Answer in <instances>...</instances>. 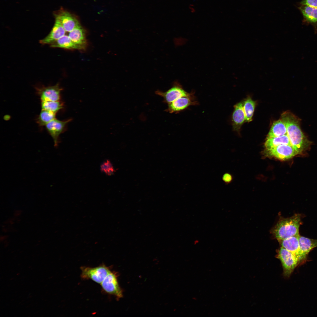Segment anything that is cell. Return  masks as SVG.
<instances>
[{
	"label": "cell",
	"mask_w": 317,
	"mask_h": 317,
	"mask_svg": "<svg viewBox=\"0 0 317 317\" xmlns=\"http://www.w3.org/2000/svg\"><path fill=\"white\" fill-rule=\"evenodd\" d=\"M281 119L286 125L287 134L291 146L298 154L302 153L309 146L311 143L301 129L300 119L289 111L283 113Z\"/></svg>",
	"instance_id": "6da1fadb"
},
{
	"label": "cell",
	"mask_w": 317,
	"mask_h": 317,
	"mask_svg": "<svg viewBox=\"0 0 317 317\" xmlns=\"http://www.w3.org/2000/svg\"><path fill=\"white\" fill-rule=\"evenodd\" d=\"M301 223V216L299 214H295L290 217L282 219L276 225L273 233L278 240L298 236Z\"/></svg>",
	"instance_id": "7a4b0ae2"
},
{
	"label": "cell",
	"mask_w": 317,
	"mask_h": 317,
	"mask_svg": "<svg viewBox=\"0 0 317 317\" xmlns=\"http://www.w3.org/2000/svg\"><path fill=\"white\" fill-rule=\"evenodd\" d=\"M81 277L83 279H90L100 284L111 271L108 267L102 264L95 267L83 266L80 267Z\"/></svg>",
	"instance_id": "3957f363"
},
{
	"label": "cell",
	"mask_w": 317,
	"mask_h": 317,
	"mask_svg": "<svg viewBox=\"0 0 317 317\" xmlns=\"http://www.w3.org/2000/svg\"><path fill=\"white\" fill-rule=\"evenodd\" d=\"M277 258L282 264L284 276L289 277L295 269L300 264L298 259L292 253L281 247Z\"/></svg>",
	"instance_id": "277c9868"
},
{
	"label": "cell",
	"mask_w": 317,
	"mask_h": 317,
	"mask_svg": "<svg viewBox=\"0 0 317 317\" xmlns=\"http://www.w3.org/2000/svg\"><path fill=\"white\" fill-rule=\"evenodd\" d=\"M264 154L267 157L274 158L281 161L289 159L298 154L291 145L286 144L280 145L269 149H266Z\"/></svg>",
	"instance_id": "5b68a950"
},
{
	"label": "cell",
	"mask_w": 317,
	"mask_h": 317,
	"mask_svg": "<svg viewBox=\"0 0 317 317\" xmlns=\"http://www.w3.org/2000/svg\"><path fill=\"white\" fill-rule=\"evenodd\" d=\"M100 285L106 293L115 296L118 299L122 297V291L119 284L117 274L115 272L111 271Z\"/></svg>",
	"instance_id": "8992f818"
},
{
	"label": "cell",
	"mask_w": 317,
	"mask_h": 317,
	"mask_svg": "<svg viewBox=\"0 0 317 317\" xmlns=\"http://www.w3.org/2000/svg\"><path fill=\"white\" fill-rule=\"evenodd\" d=\"M36 89L41 102L60 101L61 92L63 90L58 83L53 86L37 87Z\"/></svg>",
	"instance_id": "52a82bcc"
},
{
	"label": "cell",
	"mask_w": 317,
	"mask_h": 317,
	"mask_svg": "<svg viewBox=\"0 0 317 317\" xmlns=\"http://www.w3.org/2000/svg\"><path fill=\"white\" fill-rule=\"evenodd\" d=\"M71 120L70 119L65 121H60L55 118L46 125L45 128L53 140L55 147H57L58 146L60 135L63 132L67 124Z\"/></svg>",
	"instance_id": "ba28073f"
},
{
	"label": "cell",
	"mask_w": 317,
	"mask_h": 317,
	"mask_svg": "<svg viewBox=\"0 0 317 317\" xmlns=\"http://www.w3.org/2000/svg\"><path fill=\"white\" fill-rule=\"evenodd\" d=\"M298 8L303 16V24L311 25L317 33V8L300 5Z\"/></svg>",
	"instance_id": "9c48e42d"
},
{
	"label": "cell",
	"mask_w": 317,
	"mask_h": 317,
	"mask_svg": "<svg viewBox=\"0 0 317 317\" xmlns=\"http://www.w3.org/2000/svg\"><path fill=\"white\" fill-rule=\"evenodd\" d=\"M192 93L187 96L180 97L169 103L168 109L171 112H175L183 110L190 105L197 104Z\"/></svg>",
	"instance_id": "30bf717a"
},
{
	"label": "cell",
	"mask_w": 317,
	"mask_h": 317,
	"mask_svg": "<svg viewBox=\"0 0 317 317\" xmlns=\"http://www.w3.org/2000/svg\"><path fill=\"white\" fill-rule=\"evenodd\" d=\"M55 17L66 32H69L80 25L77 20L68 12L61 11L56 14Z\"/></svg>",
	"instance_id": "8fae6325"
},
{
	"label": "cell",
	"mask_w": 317,
	"mask_h": 317,
	"mask_svg": "<svg viewBox=\"0 0 317 317\" xmlns=\"http://www.w3.org/2000/svg\"><path fill=\"white\" fill-rule=\"evenodd\" d=\"M65 32L60 22L56 19L50 32L46 37L40 40L39 42L43 44H50L65 35Z\"/></svg>",
	"instance_id": "7c38bea8"
},
{
	"label": "cell",
	"mask_w": 317,
	"mask_h": 317,
	"mask_svg": "<svg viewBox=\"0 0 317 317\" xmlns=\"http://www.w3.org/2000/svg\"><path fill=\"white\" fill-rule=\"evenodd\" d=\"M300 264L305 261L311 249L317 247V240H313L299 235Z\"/></svg>",
	"instance_id": "4fadbf2b"
},
{
	"label": "cell",
	"mask_w": 317,
	"mask_h": 317,
	"mask_svg": "<svg viewBox=\"0 0 317 317\" xmlns=\"http://www.w3.org/2000/svg\"><path fill=\"white\" fill-rule=\"evenodd\" d=\"M157 94L162 96L169 104L180 97L188 96L191 93L186 92L178 85H176L165 92L157 91Z\"/></svg>",
	"instance_id": "5bb4252c"
},
{
	"label": "cell",
	"mask_w": 317,
	"mask_h": 317,
	"mask_svg": "<svg viewBox=\"0 0 317 317\" xmlns=\"http://www.w3.org/2000/svg\"><path fill=\"white\" fill-rule=\"evenodd\" d=\"M299 236H292L279 240L281 247L294 254L298 259L300 264Z\"/></svg>",
	"instance_id": "9a60e30c"
},
{
	"label": "cell",
	"mask_w": 317,
	"mask_h": 317,
	"mask_svg": "<svg viewBox=\"0 0 317 317\" xmlns=\"http://www.w3.org/2000/svg\"><path fill=\"white\" fill-rule=\"evenodd\" d=\"M68 36L80 50L85 48L87 45L85 33L80 25L69 32Z\"/></svg>",
	"instance_id": "2e32d148"
},
{
	"label": "cell",
	"mask_w": 317,
	"mask_h": 317,
	"mask_svg": "<svg viewBox=\"0 0 317 317\" xmlns=\"http://www.w3.org/2000/svg\"><path fill=\"white\" fill-rule=\"evenodd\" d=\"M232 117L233 129L235 131H238L246 119L243 104L242 102L238 103L234 106Z\"/></svg>",
	"instance_id": "e0dca14e"
},
{
	"label": "cell",
	"mask_w": 317,
	"mask_h": 317,
	"mask_svg": "<svg viewBox=\"0 0 317 317\" xmlns=\"http://www.w3.org/2000/svg\"><path fill=\"white\" fill-rule=\"evenodd\" d=\"M287 134V128L284 121L281 119L273 124L267 138L281 136Z\"/></svg>",
	"instance_id": "ac0fdd59"
},
{
	"label": "cell",
	"mask_w": 317,
	"mask_h": 317,
	"mask_svg": "<svg viewBox=\"0 0 317 317\" xmlns=\"http://www.w3.org/2000/svg\"><path fill=\"white\" fill-rule=\"evenodd\" d=\"M50 46L67 49L80 50V48L72 41L68 35H65L50 44Z\"/></svg>",
	"instance_id": "d6986e66"
},
{
	"label": "cell",
	"mask_w": 317,
	"mask_h": 317,
	"mask_svg": "<svg viewBox=\"0 0 317 317\" xmlns=\"http://www.w3.org/2000/svg\"><path fill=\"white\" fill-rule=\"evenodd\" d=\"M281 144L291 145L287 134L281 136L267 138L264 143L266 149H269Z\"/></svg>",
	"instance_id": "ffe728a7"
},
{
	"label": "cell",
	"mask_w": 317,
	"mask_h": 317,
	"mask_svg": "<svg viewBox=\"0 0 317 317\" xmlns=\"http://www.w3.org/2000/svg\"><path fill=\"white\" fill-rule=\"evenodd\" d=\"M56 114L51 111L41 110L36 119V122L40 127L46 126L51 121L56 118Z\"/></svg>",
	"instance_id": "44dd1931"
},
{
	"label": "cell",
	"mask_w": 317,
	"mask_h": 317,
	"mask_svg": "<svg viewBox=\"0 0 317 317\" xmlns=\"http://www.w3.org/2000/svg\"><path fill=\"white\" fill-rule=\"evenodd\" d=\"M255 103L250 98L248 97L244 102L243 108L245 114L246 121L252 120L255 109Z\"/></svg>",
	"instance_id": "7402d4cb"
},
{
	"label": "cell",
	"mask_w": 317,
	"mask_h": 317,
	"mask_svg": "<svg viewBox=\"0 0 317 317\" xmlns=\"http://www.w3.org/2000/svg\"><path fill=\"white\" fill-rule=\"evenodd\" d=\"M41 105V110L50 111L56 114L63 108V106L60 101H42Z\"/></svg>",
	"instance_id": "603a6c76"
},
{
	"label": "cell",
	"mask_w": 317,
	"mask_h": 317,
	"mask_svg": "<svg viewBox=\"0 0 317 317\" xmlns=\"http://www.w3.org/2000/svg\"><path fill=\"white\" fill-rule=\"evenodd\" d=\"M101 170L108 175H112L115 172V170L110 161L107 160L102 164Z\"/></svg>",
	"instance_id": "cb8c5ba5"
},
{
	"label": "cell",
	"mask_w": 317,
	"mask_h": 317,
	"mask_svg": "<svg viewBox=\"0 0 317 317\" xmlns=\"http://www.w3.org/2000/svg\"><path fill=\"white\" fill-rule=\"evenodd\" d=\"M300 5L317 8V0H302Z\"/></svg>",
	"instance_id": "d4e9b609"
},
{
	"label": "cell",
	"mask_w": 317,
	"mask_h": 317,
	"mask_svg": "<svg viewBox=\"0 0 317 317\" xmlns=\"http://www.w3.org/2000/svg\"><path fill=\"white\" fill-rule=\"evenodd\" d=\"M222 178V181L225 183L226 184H228L232 182L233 177L231 174L226 173L223 175Z\"/></svg>",
	"instance_id": "484cf974"
}]
</instances>
